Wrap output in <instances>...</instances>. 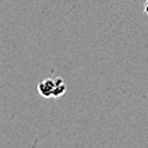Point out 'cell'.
Here are the masks:
<instances>
[{"label":"cell","instance_id":"1","mask_svg":"<svg viewBox=\"0 0 148 148\" xmlns=\"http://www.w3.org/2000/svg\"><path fill=\"white\" fill-rule=\"evenodd\" d=\"M37 91L44 98H59L66 92V84L61 78H46L37 84Z\"/></svg>","mask_w":148,"mask_h":148},{"label":"cell","instance_id":"2","mask_svg":"<svg viewBox=\"0 0 148 148\" xmlns=\"http://www.w3.org/2000/svg\"><path fill=\"white\" fill-rule=\"evenodd\" d=\"M144 13L148 14V0H146V3H144Z\"/></svg>","mask_w":148,"mask_h":148}]
</instances>
